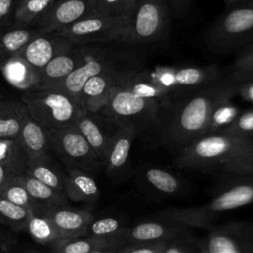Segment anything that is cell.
Here are the masks:
<instances>
[{"instance_id": "cell-1", "label": "cell", "mask_w": 253, "mask_h": 253, "mask_svg": "<svg viewBox=\"0 0 253 253\" xmlns=\"http://www.w3.org/2000/svg\"><path fill=\"white\" fill-rule=\"evenodd\" d=\"M236 90L237 83L224 76L175 105L163 129V142L180 151L194 139L203 136L213 106L226 96L236 95Z\"/></svg>"}, {"instance_id": "cell-2", "label": "cell", "mask_w": 253, "mask_h": 253, "mask_svg": "<svg viewBox=\"0 0 253 253\" xmlns=\"http://www.w3.org/2000/svg\"><path fill=\"white\" fill-rule=\"evenodd\" d=\"M220 188L209 202L189 208H169L156 213L159 219L183 224L191 229H210L226 212L253 204V176L221 179Z\"/></svg>"}, {"instance_id": "cell-3", "label": "cell", "mask_w": 253, "mask_h": 253, "mask_svg": "<svg viewBox=\"0 0 253 253\" xmlns=\"http://www.w3.org/2000/svg\"><path fill=\"white\" fill-rule=\"evenodd\" d=\"M253 151V138L239 137L226 133H211L200 136L176 155L173 164L189 170L220 168L228 161Z\"/></svg>"}, {"instance_id": "cell-4", "label": "cell", "mask_w": 253, "mask_h": 253, "mask_svg": "<svg viewBox=\"0 0 253 253\" xmlns=\"http://www.w3.org/2000/svg\"><path fill=\"white\" fill-rule=\"evenodd\" d=\"M206 46L215 53L242 50L253 42V0H245L220 15L205 32Z\"/></svg>"}, {"instance_id": "cell-5", "label": "cell", "mask_w": 253, "mask_h": 253, "mask_svg": "<svg viewBox=\"0 0 253 253\" xmlns=\"http://www.w3.org/2000/svg\"><path fill=\"white\" fill-rule=\"evenodd\" d=\"M144 73L166 94L169 107H174L198 91L217 82L225 75L215 65L158 66Z\"/></svg>"}, {"instance_id": "cell-6", "label": "cell", "mask_w": 253, "mask_h": 253, "mask_svg": "<svg viewBox=\"0 0 253 253\" xmlns=\"http://www.w3.org/2000/svg\"><path fill=\"white\" fill-rule=\"evenodd\" d=\"M21 101L30 117L47 131L74 125L84 112L77 101L54 90L37 89L22 93Z\"/></svg>"}, {"instance_id": "cell-7", "label": "cell", "mask_w": 253, "mask_h": 253, "mask_svg": "<svg viewBox=\"0 0 253 253\" xmlns=\"http://www.w3.org/2000/svg\"><path fill=\"white\" fill-rule=\"evenodd\" d=\"M162 107L166 106L157 100L137 96L122 85L99 113L115 126L131 125L140 133L160 123Z\"/></svg>"}, {"instance_id": "cell-8", "label": "cell", "mask_w": 253, "mask_h": 253, "mask_svg": "<svg viewBox=\"0 0 253 253\" xmlns=\"http://www.w3.org/2000/svg\"><path fill=\"white\" fill-rule=\"evenodd\" d=\"M140 67V58L130 51H126L115 64L85 83L78 98L79 105L84 111L99 113L113 93L141 70Z\"/></svg>"}, {"instance_id": "cell-9", "label": "cell", "mask_w": 253, "mask_h": 253, "mask_svg": "<svg viewBox=\"0 0 253 253\" xmlns=\"http://www.w3.org/2000/svg\"><path fill=\"white\" fill-rule=\"evenodd\" d=\"M169 13L166 0H141L122 34L119 43L148 45L161 42L168 33Z\"/></svg>"}, {"instance_id": "cell-10", "label": "cell", "mask_w": 253, "mask_h": 253, "mask_svg": "<svg viewBox=\"0 0 253 253\" xmlns=\"http://www.w3.org/2000/svg\"><path fill=\"white\" fill-rule=\"evenodd\" d=\"M48 134L50 150L67 170L78 169L92 175L103 167L94 149L74 125L50 130Z\"/></svg>"}, {"instance_id": "cell-11", "label": "cell", "mask_w": 253, "mask_h": 253, "mask_svg": "<svg viewBox=\"0 0 253 253\" xmlns=\"http://www.w3.org/2000/svg\"><path fill=\"white\" fill-rule=\"evenodd\" d=\"M103 44L86 45L85 56L81 64L64 79L42 89L61 92L78 102L80 92L85 83L91 77L100 74L115 64L126 52Z\"/></svg>"}, {"instance_id": "cell-12", "label": "cell", "mask_w": 253, "mask_h": 253, "mask_svg": "<svg viewBox=\"0 0 253 253\" xmlns=\"http://www.w3.org/2000/svg\"><path fill=\"white\" fill-rule=\"evenodd\" d=\"M129 16H101L75 22L58 31L75 45L118 42L128 24Z\"/></svg>"}, {"instance_id": "cell-13", "label": "cell", "mask_w": 253, "mask_h": 253, "mask_svg": "<svg viewBox=\"0 0 253 253\" xmlns=\"http://www.w3.org/2000/svg\"><path fill=\"white\" fill-rule=\"evenodd\" d=\"M207 253H253V220L213 225L205 238Z\"/></svg>"}, {"instance_id": "cell-14", "label": "cell", "mask_w": 253, "mask_h": 253, "mask_svg": "<svg viewBox=\"0 0 253 253\" xmlns=\"http://www.w3.org/2000/svg\"><path fill=\"white\" fill-rule=\"evenodd\" d=\"M139 134L131 125L120 126L108 146L103 167L108 177L114 182H122L130 171V150L135 137Z\"/></svg>"}, {"instance_id": "cell-15", "label": "cell", "mask_w": 253, "mask_h": 253, "mask_svg": "<svg viewBox=\"0 0 253 253\" xmlns=\"http://www.w3.org/2000/svg\"><path fill=\"white\" fill-rule=\"evenodd\" d=\"M100 17L96 0H54L37 26L40 33L56 32L75 22Z\"/></svg>"}, {"instance_id": "cell-16", "label": "cell", "mask_w": 253, "mask_h": 253, "mask_svg": "<svg viewBox=\"0 0 253 253\" xmlns=\"http://www.w3.org/2000/svg\"><path fill=\"white\" fill-rule=\"evenodd\" d=\"M74 45L68 39L56 32H38L19 54L34 68L42 72L54 57L69 50Z\"/></svg>"}, {"instance_id": "cell-17", "label": "cell", "mask_w": 253, "mask_h": 253, "mask_svg": "<svg viewBox=\"0 0 253 253\" xmlns=\"http://www.w3.org/2000/svg\"><path fill=\"white\" fill-rule=\"evenodd\" d=\"M135 180L144 194L155 198L177 197L185 191L179 176L155 165H141L136 170Z\"/></svg>"}, {"instance_id": "cell-18", "label": "cell", "mask_w": 253, "mask_h": 253, "mask_svg": "<svg viewBox=\"0 0 253 253\" xmlns=\"http://www.w3.org/2000/svg\"><path fill=\"white\" fill-rule=\"evenodd\" d=\"M39 213L49 218L57 229L61 239L87 235L88 227L94 219L90 211L72 208L68 205L46 209Z\"/></svg>"}, {"instance_id": "cell-19", "label": "cell", "mask_w": 253, "mask_h": 253, "mask_svg": "<svg viewBox=\"0 0 253 253\" xmlns=\"http://www.w3.org/2000/svg\"><path fill=\"white\" fill-rule=\"evenodd\" d=\"M74 126L85 137L103 163L110 141L118 127L100 113L84 111Z\"/></svg>"}, {"instance_id": "cell-20", "label": "cell", "mask_w": 253, "mask_h": 253, "mask_svg": "<svg viewBox=\"0 0 253 253\" xmlns=\"http://www.w3.org/2000/svg\"><path fill=\"white\" fill-rule=\"evenodd\" d=\"M191 228L164 219L139 221L128 226L125 232L126 243L171 241L183 234L191 232Z\"/></svg>"}, {"instance_id": "cell-21", "label": "cell", "mask_w": 253, "mask_h": 253, "mask_svg": "<svg viewBox=\"0 0 253 253\" xmlns=\"http://www.w3.org/2000/svg\"><path fill=\"white\" fill-rule=\"evenodd\" d=\"M0 73L10 86L21 93L41 88V72L20 54L13 55L0 63Z\"/></svg>"}, {"instance_id": "cell-22", "label": "cell", "mask_w": 253, "mask_h": 253, "mask_svg": "<svg viewBox=\"0 0 253 253\" xmlns=\"http://www.w3.org/2000/svg\"><path fill=\"white\" fill-rule=\"evenodd\" d=\"M64 194L67 199L88 206L96 205L101 197L100 189L93 176L78 169L67 170Z\"/></svg>"}, {"instance_id": "cell-23", "label": "cell", "mask_w": 253, "mask_h": 253, "mask_svg": "<svg viewBox=\"0 0 253 253\" xmlns=\"http://www.w3.org/2000/svg\"><path fill=\"white\" fill-rule=\"evenodd\" d=\"M86 45H74L69 50L54 57L41 72V88L56 83L73 72L83 61Z\"/></svg>"}, {"instance_id": "cell-24", "label": "cell", "mask_w": 253, "mask_h": 253, "mask_svg": "<svg viewBox=\"0 0 253 253\" xmlns=\"http://www.w3.org/2000/svg\"><path fill=\"white\" fill-rule=\"evenodd\" d=\"M126 243L124 237L84 235L76 238L60 239L51 247L53 253H92L108 247L122 246Z\"/></svg>"}, {"instance_id": "cell-25", "label": "cell", "mask_w": 253, "mask_h": 253, "mask_svg": "<svg viewBox=\"0 0 253 253\" xmlns=\"http://www.w3.org/2000/svg\"><path fill=\"white\" fill-rule=\"evenodd\" d=\"M26 174L34 177L48 187L64 193L65 176L62 170L55 164L49 152L43 155L28 159Z\"/></svg>"}, {"instance_id": "cell-26", "label": "cell", "mask_w": 253, "mask_h": 253, "mask_svg": "<svg viewBox=\"0 0 253 253\" xmlns=\"http://www.w3.org/2000/svg\"><path fill=\"white\" fill-rule=\"evenodd\" d=\"M28 117L21 100L0 99V139L17 138Z\"/></svg>"}, {"instance_id": "cell-27", "label": "cell", "mask_w": 253, "mask_h": 253, "mask_svg": "<svg viewBox=\"0 0 253 253\" xmlns=\"http://www.w3.org/2000/svg\"><path fill=\"white\" fill-rule=\"evenodd\" d=\"M17 138L24 148L28 159L46 154L50 150L48 131L32 119L30 115Z\"/></svg>"}, {"instance_id": "cell-28", "label": "cell", "mask_w": 253, "mask_h": 253, "mask_svg": "<svg viewBox=\"0 0 253 253\" xmlns=\"http://www.w3.org/2000/svg\"><path fill=\"white\" fill-rule=\"evenodd\" d=\"M22 182L38 207L35 213H39L46 209L67 205V198L64 193L58 192L28 174L21 175Z\"/></svg>"}, {"instance_id": "cell-29", "label": "cell", "mask_w": 253, "mask_h": 253, "mask_svg": "<svg viewBox=\"0 0 253 253\" xmlns=\"http://www.w3.org/2000/svg\"><path fill=\"white\" fill-rule=\"evenodd\" d=\"M38 32L36 28H20L13 25L0 29V63L19 54Z\"/></svg>"}, {"instance_id": "cell-30", "label": "cell", "mask_w": 253, "mask_h": 253, "mask_svg": "<svg viewBox=\"0 0 253 253\" xmlns=\"http://www.w3.org/2000/svg\"><path fill=\"white\" fill-rule=\"evenodd\" d=\"M54 0H19L14 13L13 26L37 28Z\"/></svg>"}, {"instance_id": "cell-31", "label": "cell", "mask_w": 253, "mask_h": 253, "mask_svg": "<svg viewBox=\"0 0 253 253\" xmlns=\"http://www.w3.org/2000/svg\"><path fill=\"white\" fill-rule=\"evenodd\" d=\"M232 97L226 96L213 106L204 135L222 132L240 114L239 108L231 101Z\"/></svg>"}, {"instance_id": "cell-32", "label": "cell", "mask_w": 253, "mask_h": 253, "mask_svg": "<svg viewBox=\"0 0 253 253\" xmlns=\"http://www.w3.org/2000/svg\"><path fill=\"white\" fill-rule=\"evenodd\" d=\"M26 231L30 234L33 240L42 245L52 246L61 239L57 229L48 217L41 213H35L31 211H29Z\"/></svg>"}, {"instance_id": "cell-33", "label": "cell", "mask_w": 253, "mask_h": 253, "mask_svg": "<svg viewBox=\"0 0 253 253\" xmlns=\"http://www.w3.org/2000/svg\"><path fill=\"white\" fill-rule=\"evenodd\" d=\"M123 86L137 96L157 100L164 104L166 107H169L167 103L166 94L163 91V89H161L157 84H155L144 73L143 69L139 70L128 80H126L123 84Z\"/></svg>"}, {"instance_id": "cell-34", "label": "cell", "mask_w": 253, "mask_h": 253, "mask_svg": "<svg viewBox=\"0 0 253 253\" xmlns=\"http://www.w3.org/2000/svg\"><path fill=\"white\" fill-rule=\"evenodd\" d=\"M0 163L26 173L28 156L18 138L0 139Z\"/></svg>"}, {"instance_id": "cell-35", "label": "cell", "mask_w": 253, "mask_h": 253, "mask_svg": "<svg viewBox=\"0 0 253 253\" xmlns=\"http://www.w3.org/2000/svg\"><path fill=\"white\" fill-rule=\"evenodd\" d=\"M29 211L17 206L0 196V224L13 231H26Z\"/></svg>"}, {"instance_id": "cell-36", "label": "cell", "mask_w": 253, "mask_h": 253, "mask_svg": "<svg viewBox=\"0 0 253 253\" xmlns=\"http://www.w3.org/2000/svg\"><path fill=\"white\" fill-rule=\"evenodd\" d=\"M21 175L16 176L5 183L0 189V196L17 206L35 212L38 210V207L27 192L22 182Z\"/></svg>"}, {"instance_id": "cell-37", "label": "cell", "mask_w": 253, "mask_h": 253, "mask_svg": "<svg viewBox=\"0 0 253 253\" xmlns=\"http://www.w3.org/2000/svg\"><path fill=\"white\" fill-rule=\"evenodd\" d=\"M225 77L237 84L253 81V42L239 51L229 74Z\"/></svg>"}, {"instance_id": "cell-38", "label": "cell", "mask_w": 253, "mask_h": 253, "mask_svg": "<svg viewBox=\"0 0 253 253\" xmlns=\"http://www.w3.org/2000/svg\"><path fill=\"white\" fill-rule=\"evenodd\" d=\"M127 227L126 221L117 217L105 216L98 219L94 218L88 227L87 235L125 238V232Z\"/></svg>"}, {"instance_id": "cell-39", "label": "cell", "mask_w": 253, "mask_h": 253, "mask_svg": "<svg viewBox=\"0 0 253 253\" xmlns=\"http://www.w3.org/2000/svg\"><path fill=\"white\" fill-rule=\"evenodd\" d=\"M219 170L222 179L239 176H253V151L228 161L223 164Z\"/></svg>"}, {"instance_id": "cell-40", "label": "cell", "mask_w": 253, "mask_h": 253, "mask_svg": "<svg viewBox=\"0 0 253 253\" xmlns=\"http://www.w3.org/2000/svg\"><path fill=\"white\" fill-rule=\"evenodd\" d=\"M141 0H96L99 16H130Z\"/></svg>"}, {"instance_id": "cell-41", "label": "cell", "mask_w": 253, "mask_h": 253, "mask_svg": "<svg viewBox=\"0 0 253 253\" xmlns=\"http://www.w3.org/2000/svg\"><path fill=\"white\" fill-rule=\"evenodd\" d=\"M220 133L253 138V109L240 112L233 123Z\"/></svg>"}, {"instance_id": "cell-42", "label": "cell", "mask_w": 253, "mask_h": 253, "mask_svg": "<svg viewBox=\"0 0 253 253\" xmlns=\"http://www.w3.org/2000/svg\"><path fill=\"white\" fill-rule=\"evenodd\" d=\"M170 241L126 243L120 253H163Z\"/></svg>"}, {"instance_id": "cell-43", "label": "cell", "mask_w": 253, "mask_h": 253, "mask_svg": "<svg viewBox=\"0 0 253 253\" xmlns=\"http://www.w3.org/2000/svg\"><path fill=\"white\" fill-rule=\"evenodd\" d=\"M18 2L19 0H0V29L13 25Z\"/></svg>"}, {"instance_id": "cell-44", "label": "cell", "mask_w": 253, "mask_h": 253, "mask_svg": "<svg viewBox=\"0 0 253 253\" xmlns=\"http://www.w3.org/2000/svg\"><path fill=\"white\" fill-rule=\"evenodd\" d=\"M17 245V239L8 230L0 228V253H8Z\"/></svg>"}, {"instance_id": "cell-45", "label": "cell", "mask_w": 253, "mask_h": 253, "mask_svg": "<svg viewBox=\"0 0 253 253\" xmlns=\"http://www.w3.org/2000/svg\"><path fill=\"white\" fill-rule=\"evenodd\" d=\"M170 5L172 13L177 18H183L187 15L192 0H166Z\"/></svg>"}, {"instance_id": "cell-46", "label": "cell", "mask_w": 253, "mask_h": 253, "mask_svg": "<svg viewBox=\"0 0 253 253\" xmlns=\"http://www.w3.org/2000/svg\"><path fill=\"white\" fill-rule=\"evenodd\" d=\"M236 94H238L244 101L253 105V81L237 84Z\"/></svg>"}, {"instance_id": "cell-47", "label": "cell", "mask_w": 253, "mask_h": 253, "mask_svg": "<svg viewBox=\"0 0 253 253\" xmlns=\"http://www.w3.org/2000/svg\"><path fill=\"white\" fill-rule=\"evenodd\" d=\"M122 246H115V247H108V248H104V249H100L97 251H94L92 253H120Z\"/></svg>"}, {"instance_id": "cell-48", "label": "cell", "mask_w": 253, "mask_h": 253, "mask_svg": "<svg viewBox=\"0 0 253 253\" xmlns=\"http://www.w3.org/2000/svg\"><path fill=\"white\" fill-rule=\"evenodd\" d=\"M245 0H225V4H226V8H230L236 4H239L241 2H243Z\"/></svg>"}, {"instance_id": "cell-49", "label": "cell", "mask_w": 253, "mask_h": 253, "mask_svg": "<svg viewBox=\"0 0 253 253\" xmlns=\"http://www.w3.org/2000/svg\"><path fill=\"white\" fill-rule=\"evenodd\" d=\"M21 253H40V252L37 250H34V249H27V250L22 251Z\"/></svg>"}]
</instances>
